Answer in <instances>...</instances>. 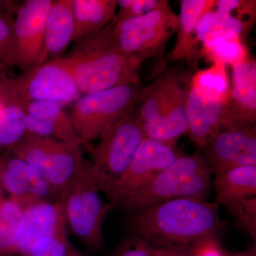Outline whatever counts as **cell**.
Instances as JSON below:
<instances>
[{
    "label": "cell",
    "mask_w": 256,
    "mask_h": 256,
    "mask_svg": "<svg viewBox=\"0 0 256 256\" xmlns=\"http://www.w3.org/2000/svg\"><path fill=\"white\" fill-rule=\"evenodd\" d=\"M24 126L26 132L43 137L56 138L54 128L50 122L25 112Z\"/></svg>",
    "instance_id": "33"
},
{
    "label": "cell",
    "mask_w": 256,
    "mask_h": 256,
    "mask_svg": "<svg viewBox=\"0 0 256 256\" xmlns=\"http://www.w3.org/2000/svg\"><path fill=\"white\" fill-rule=\"evenodd\" d=\"M74 35L72 0H53L45 24L44 46L38 65L62 56L73 42Z\"/></svg>",
    "instance_id": "17"
},
{
    "label": "cell",
    "mask_w": 256,
    "mask_h": 256,
    "mask_svg": "<svg viewBox=\"0 0 256 256\" xmlns=\"http://www.w3.org/2000/svg\"><path fill=\"white\" fill-rule=\"evenodd\" d=\"M214 5L205 12L197 22L195 35L198 43H203L212 30L215 20Z\"/></svg>",
    "instance_id": "35"
},
{
    "label": "cell",
    "mask_w": 256,
    "mask_h": 256,
    "mask_svg": "<svg viewBox=\"0 0 256 256\" xmlns=\"http://www.w3.org/2000/svg\"><path fill=\"white\" fill-rule=\"evenodd\" d=\"M69 256H85L82 255V252H79L78 250H77L74 246H72V248H70V254H69Z\"/></svg>",
    "instance_id": "38"
},
{
    "label": "cell",
    "mask_w": 256,
    "mask_h": 256,
    "mask_svg": "<svg viewBox=\"0 0 256 256\" xmlns=\"http://www.w3.org/2000/svg\"><path fill=\"white\" fill-rule=\"evenodd\" d=\"M180 156L175 144L146 138L127 170L102 193L116 206L150 182Z\"/></svg>",
    "instance_id": "11"
},
{
    "label": "cell",
    "mask_w": 256,
    "mask_h": 256,
    "mask_svg": "<svg viewBox=\"0 0 256 256\" xmlns=\"http://www.w3.org/2000/svg\"><path fill=\"white\" fill-rule=\"evenodd\" d=\"M190 250L152 246L150 256H190Z\"/></svg>",
    "instance_id": "36"
},
{
    "label": "cell",
    "mask_w": 256,
    "mask_h": 256,
    "mask_svg": "<svg viewBox=\"0 0 256 256\" xmlns=\"http://www.w3.org/2000/svg\"><path fill=\"white\" fill-rule=\"evenodd\" d=\"M82 96L62 58H53L0 82V102L52 101L63 106Z\"/></svg>",
    "instance_id": "6"
},
{
    "label": "cell",
    "mask_w": 256,
    "mask_h": 256,
    "mask_svg": "<svg viewBox=\"0 0 256 256\" xmlns=\"http://www.w3.org/2000/svg\"><path fill=\"white\" fill-rule=\"evenodd\" d=\"M143 89L139 82L80 96L74 102L69 117L84 146L100 139L118 120L132 110Z\"/></svg>",
    "instance_id": "7"
},
{
    "label": "cell",
    "mask_w": 256,
    "mask_h": 256,
    "mask_svg": "<svg viewBox=\"0 0 256 256\" xmlns=\"http://www.w3.org/2000/svg\"><path fill=\"white\" fill-rule=\"evenodd\" d=\"M72 4L75 43L106 28L118 9V0H72Z\"/></svg>",
    "instance_id": "20"
},
{
    "label": "cell",
    "mask_w": 256,
    "mask_h": 256,
    "mask_svg": "<svg viewBox=\"0 0 256 256\" xmlns=\"http://www.w3.org/2000/svg\"><path fill=\"white\" fill-rule=\"evenodd\" d=\"M2 114L0 119V150H11L26 133L24 111L14 102H2Z\"/></svg>",
    "instance_id": "24"
},
{
    "label": "cell",
    "mask_w": 256,
    "mask_h": 256,
    "mask_svg": "<svg viewBox=\"0 0 256 256\" xmlns=\"http://www.w3.org/2000/svg\"><path fill=\"white\" fill-rule=\"evenodd\" d=\"M212 174L202 154H180L150 182L116 205L131 214L171 200H205L212 188Z\"/></svg>",
    "instance_id": "4"
},
{
    "label": "cell",
    "mask_w": 256,
    "mask_h": 256,
    "mask_svg": "<svg viewBox=\"0 0 256 256\" xmlns=\"http://www.w3.org/2000/svg\"><path fill=\"white\" fill-rule=\"evenodd\" d=\"M72 247L67 233L55 234L37 240L24 256H69Z\"/></svg>",
    "instance_id": "28"
},
{
    "label": "cell",
    "mask_w": 256,
    "mask_h": 256,
    "mask_svg": "<svg viewBox=\"0 0 256 256\" xmlns=\"http://www.w3.org/2000/svg\"><path fill=\"white\" fill-rule=\"evenodd\" d=\"M52 4V0H26L18 6L9 50L0 68L16 67L24 72L38 65Z\"/></svg>",
    "instance_id": "10"
},
{
    "label": "cell",
    "mask_w": 256,
    "mask_h": 256,
    "mask_svg": "<svg viewBox=\"0 0 256 256\" xmlns=\"http://www.w3.org/2000/svg\"><path fill=\"white\" fill-rule=\"evenodd\" d=\"M228 98L192 84L186 99L188 132L201 150L214 136L225 127Z\"/></svg>",
    "instance_id": "14"
},
{
    "label": "cell",
    "mask_w": 256,
    "mask_h": 256,
    "mask_svg": "<svg viewBox=\"0 0 256 256\" xmlns=\"http://www.w3.org/2000/svg\"><path fill=\"white\" fill-rule=\"evenodd\" d=\"M86 161L66 188L60 195L66 223L86 246L98 250L104 245V225L114 204L105 203Z\"/></svg>",
    "instance_id": "5"
},
{
    "label": "cell",
    "mask_w": 256,
    "mask_h": 256,
    "mask_svg": "<svg viewBox=\"0 0 256 256\" xmlns=\"http://www.w3.org/2000/svg\"><path fill=\"white\" fill-rule=\"evenodd\" d=\"M242 228L256 238V197L245 198L228 208Z\"/></svg>",
    "instance_id": "30"
},
{
    "label": "cell",
    "mask_w": 256,
    "mask_h": 256,
    "mask_svg": "<svg viewBox=\"0 0 256 256\" xmlns=\"http://www.w3.org/2000/svg\"><path fill=\"white\" fill-rule=\"evenodd\" d=\"M130 214L134 235L152 246L190 249L222 228L218 204L200 198L171 200Z\"/></svg>",
    "instance_id": "1"
},
{
    "label": "cell",
    "mask_w": 256,
    "mask_h": 256,
    "mask_svg": "<svg viewBox=\"0 0 256 256\" xmlns=\"http://www.w3.org/2000/svg\"><path fill=\"white\" fill-rule=\"evenodd\" d=\"M217 204L229 208L256 194V166H239L220 170L215 174Z\"/></svg>",
    "instance_id": "19"
},
{
    "label": "cell",
    "mask_w": 256,
    "mask_h": 256,
    "mask_svg": "<svg viewBox=\"0 0 256 256\" xmlns=\"http://www.w3.org/2000/svg\"><path fill=\"white\" fill-rule=\"evenodd\" d=\"M4 197L3 196V190L2 188V186H0V204H1L3 200H4Z\"/></svg>",
    "instance_id": "39"
},
{
    "label": "cell",
    "mask_w": 256,
    "mask_h": 256,
    "mask_svg": "<svg viewBox=\"0 0 256 256\" xmlns=\"http://www.w3.org/2000/svg\"><path fill=\"white\" fill-rule=\"evenodd\" d=\"M201 150L212 174L239 166H256V126L224 128Z\"/></svg>",
    "instance_id": "13"
},
{
    "label": "cell",
    "mask_w": 256,
    "mask_h": 256,
    "mask_svg": "<svg viewBox=\"0 0 256 256\" xmlns=\"http://www.w3.org/2000/svg\"><path fill=\"white\" fill-rule=\"evenodd\" d=\"M178 15L170 3L142 16L111 23L119 48L142 60L156 56L166 48L178 28Z\"/></svg>",
    "instance_id": "9"
},
{
    "label": "cell",
    "mask_w": 256,
    "mask_h": 256,
    "mask_svg": "<svg viewBox=\"0 0 256 256\" xmlns=\"http://www.w3.org/2000/svg\"><path fill=\"white\" fill-rule=\"evenodd\" d=\"M13 2L2 1L0 0V13H12V10H18V8L14 6Z\"/></svg>",
    "instance_id": "37"
},
{
    "label": "cell",
    "mask_w": 256,
    "mask_h": 256,
    "mask_svg": "<svg viewBox=\"0 0 256 256\" xmlns=\"http://www.w3.org/2000/svg\"><path fill=\"white\" fill-rule=\"evenodd\" d=\"M82 146L54 138L38 136L28 148V161L60 194L86 162Z\"/></svg>",
    "instance_id": "12"
},
{
    "label": "cell",
    "mask_w": 256,
    "mask_h": 256,
    "mask_svg": "<svg viewBox=\"0 0 256 256\" xmlns=\"http://www.w3.org/2000/svg\"><path fill=\"white\" fill-rule=\"evenodd\" d=\"M203 52L213 62H220L225 65L233 66L248 55L242 40H222Z\"/></svg>",
    "instance_id": "27"
},
{
    "label": "cell",
    "mask_w": 256,
    "mask_h": 256,
    "mask_svg": "<svg viewBox=\"0 0 256 256\" xmlns=\"http://www.w3.org/2000/svg\"><path fill=\"white\" fill-rule=\"evenodd\" d=\"M146 138L134 108L112 124L90 148L92 174L102 192L120 178Z\"/></svg>",
    "instance_id": "8"
},
{
    "label": "cell",
    "mask_w": 256,
    "mask_h": 256,
    "mask_svg": "<svg viewBox=\"0 0 256 256\" xmlns=\"http://www.w3.org/2000/svg\"><path fill=\"white\" fill-rule=\"evenodd\" d=\"M24 229L22 208L14 200L5 198L0 204V256L18 254Z\"/></svg>",
    "instance_id": "22"
},
{
    "label": "cell",
    "mask_w": 256,
    "mask_h": 256,
    "mask_svg": "<svg viewBox=\"0 0 256 256\" xmlns=\"http://www.w3.org/2000/svg\"><path fill=\"white\" fill-rule=\"evenodd\" d=\"M3 160L6 166L23 180L32 194L38 200L52 201V198L60 196L34 166L14 156Z\"/></svg>",
    "instance_id": "23"
},
{
    "label": "cell",
    "mask_w": 256,
    "mask_h": 256,
    "mask_svg": "<svg viewBox=\"0 0 256 256\" xmlns=\"http://www.w3.org/2000/svg\"><path fill=\"white\" fill-rule=\"evenodd\" d=\"M11 102L18 104L25 112L50 122L54 128L56 139L84 146L72 126L70 117L64 112V106L58 102L52 101H12Z\"/></svg>",
    "instance_id": "21"
},
{
    "label": "cell",
    "mask_w": 256,
    "mask_h": 256,
    "mask_svg": "<svg viewBox=\"0 0 256 256\" xmlns=\"http://www.w3.org/2000/svg\"><path fill=\"white\" fill-rule=\"evenodd\" d=\"M213 0H182L178 15V36L170 54L173 62L186 60L191 64L198 55L195 31L202 15L215 4Z\"/></svg>",
    "instance_id": "18"
},
{
    "label": "cell",
    "mask_w": 256,
    "mask_h": 256,
    "mask_svg": "<svg viewBox=\"0 0 256 256\" xmlns=\"http://www.w3.org/2000/svg\"><path fill=\"white\" fill-rule=\"evenodd\" d=\"M0 186L3 191L9 194L10 198L16 202L22 208L41 200L34 196L23 180L6 166L2 156H0Z\"/></svg>",
    "instance_id": "26"
},
{
    "label": "cell",
    "mask_w": 256,
    "mask_h": 256,
    "mask_svg": "<svg viewBox=\"0 0 256 256\" xmlns=\"http://www.w3.org/2000/svg\"><path fill=\"white\" fill-rule=\"evenodd\" d=\"M190 82L186 76L171 70L144 87L134 114L146 138L175 144L178 138L188 132L186 99Z\"/></svg>",
    "instance_id": "3"
},
{
    "label": "cell",
    "mask_w": 256,
    "mask_h": 256,
    "mask_svg": "<svg viewBox=\"0 0 256 256\" xmlns=\"http://www.w3.org/2000/svg\"><path fill=\"white\" fill-rule=\"evenodd\" d=\"M12 13H0V64L4 62L12 37L14 18Z\"/></svg>",
    "instance_id": "32"
},
{
    "label": "cell",
    "mask_w": 256,
    "mask_h": 256,
    "mask_svg": "<svg viewBox=\"0 0 256 256\" xmlns=\"http://www.w3.org/2000/svg\"><path fill=\"white\" fill-rule=\"evenodd\" d=\"M166 0H118V12L111 22L142 16L168 4Z\"/></svg>",
    "instance_id": "29"
},
{
    "label": "cell",
    "mask_w": 256,
    "mask_h": 256,
    "mask_svg": "<svg viewBox=\"0 0 256 256\" xmlns=\"http://www.w3.org/2000/svg\"><path fill=\"white\" fill-rule=\"evenodd\" d=\"M151 248L150 244L134 234L120 244L114 256H150Z\"/></svg>",
    "instance_id": "31"
},
{
    "label": "cell",
    "mask_w": 256,
    "mask_h": 256,
    "mask_svg": "<svg viewBox=\"0 0 256 256\" xmlns=\"http://www.w3.org/2000/svg\"><path fill=\"white\" fill-rule=\"evenodd\" d=\"M60 58L82 95L139 84L140 68L144 62L120 50L111 23L76 42Z\"/></svg>",
    "instance_id": "2"
},
{
    "label": "cell",
    "mask_w": 256,
    "mask_h": 256,
    "mask_svg": "<svg viewBox=\"0 0 256 256\" xmlns=\"http://www.w3.org/2000/svg\"><path fill=\"white\" fill-rule=\"evenodd\" d=\"M24 229L18 244V254L24 256L40 238L67 233L66 223L60 197L55 201L40 200L22 208Z\"/></svg>",
    "instance_id": "16"
},
{
    "label": "cell",
    "mask_w": 256,
    "mask_h": 256,
    "mask_svg": "<svg viewBox=\"0 0 256 256\" xmlns=\"http://www.w3.org/2000/svg\"><path fill=\"white\" fill-rule=\"evenodd\" d=\"M2 111H3V105H2V104L1 102H0V119H1L2 114Z\"/></svg>",
    "instance_id": "40"
},
{
    "label": "cell",
    "mask_w": 256,
    "mask_h": 256,
    "mask_svg": "<svg viewBox=\"0 0 256 256\" xmlns=\"http://www.w3.org/2000/svg\"><path fill=\"white\" fill-rule=\"evenodd\" d=\"M190 82L228 98L230 88L226 65L223 63L214 62L210 68L197 72L194 76L192 77Z\"/></svg>",
    "instance_id": "25"
},
{
    "label": "cell",
    "mask_w": 256,
    "mask_h": 256,
    "mask_svg": "<svg viewBox=\"0 0 256 256\" xmlns=\"http://www.w3.org/2000/svg\"><path fill=\"white\" fill-rule=\"evenodd\" d=\"M232 67L233 87L226 105L224 128L256 126V60L248 55Z\"/></svg>",
    "instance_id": "15"
},
{
    "label": "cell",
    "mask_w": 256,
    "mask_h": 256,
    "mask_svg": "<svg viewBox=\"0 0 256 256\" xmlns=\"http://www.w3.org/2000/svg\"><path fill=\"white\" fill-rule=\"evenodd\" d=\"M2 70L3 69L0 68V82H1L2 79L3 77H4L2 75Z\"/></svg>",
    "instance_id": "41"
},
{
    "label": "cell",
    "mask_w": 256,
    "mask_h": 256,
    "mask_svg": "<svg viewBox=\"0 0 256 256\" xmlns=\"http://www.w3.org/2000/svg\"><path fill=\"white\" fill-rule=\"evenodd\" d=\"M190 256H225L216 238L204 239L190 248Z\"/></svg>",
    "instance_id": "34"
}]
</instances>
